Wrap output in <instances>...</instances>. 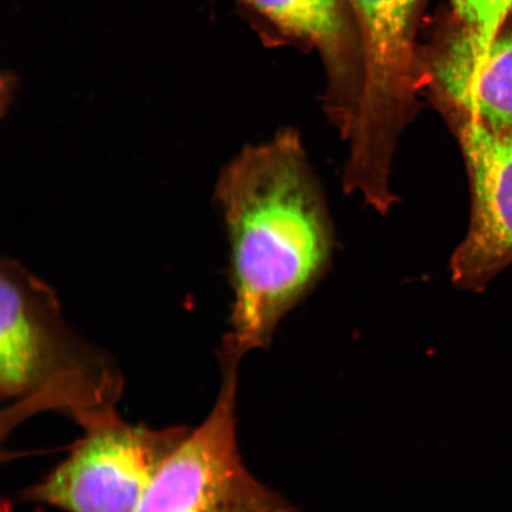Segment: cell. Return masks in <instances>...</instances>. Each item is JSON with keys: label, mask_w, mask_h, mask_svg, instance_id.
Listing matches in <instances>:
<instances>
[{"label": "cell", "mask_w": 512, "mask_h": 512, "mask_svg": "<svg viewBox=\"0 0 512 512\" xmlns=\"http://www.w3.org/2000/svg\"><path fill=\"white\" fill-rule=\"evenodd\" d=\"M229 243L233 304L219 358L241 363L273 341L328 262L331 229L299 134L246 147L216 187Z\"/></svg>", "instance_id": "1"}, {"label": "cell", "mask_w": 512, "mask_h": 512, "mask_svg": "<svg viewBox=\"0 0 512 512\" xmlns=\"http://www.w3.org/2000/svg\"><path fill=\"white\" fill-rule=\"evenodd\" d=\"M125 376L110 352L63 317L59 298L15 260L0 272V437L55 412L81 428L118 412Z\"/></svg>", "instance_id": "2"}, {"label": "cell", "mask_w": 512, "mask_h": 512, "mask_svg": "<svg viewBox=\"0 0 512 512\" xmlns=\"http://www.w3.org/2000/svg\"><path fill=\"white\" fill-rule=\"evenodd\" d=\"M219 364L213 408L172 452L134 512H298L243 462L236 416L240 363Z\"/></svg>", "instance_id": "3"}, {"label": "cell", "mask_w": 512, "mask_h": 512, "mask_svg": "<svg viewBox=\"0 0 512 512\" xmlns=\"http://www.w3.org/2000/svg\"><path fill=\"white\" fill-rule=\"evenodd\" d=\"M81 430L69 456L22 492L23 502L63 512H134L192 427L130 424L115 412Z\"/></svg>", "instance_id": "4"}, {"label": "cell", "mask_w": 512, "mask_h": 512, "mask_svg": "<svg viewBox=\"0 0 512 512\" xmlns=\"http://www.w3.org/2000/svg\"><path fill=\"white\" fill-rule=\"evenodd\" d=\"M420 0H350L364 40V74L351 150L369 162L393 158L399 134L415 111L419 86L412 23Z\"/></svg>", "instance_id": "5"}, {"label": "cell", "mask_w": 512, "mask_h": 512, "mask_svg": "<svg viewBox=\"0 0 512 512\" xmlns=\"http://www.w3.org/2000/svg\"><path fill=\"white\" fill-rule=\"evenodd\" d=\"M462 147L472 190L466 238L452 256L453 283L483 291L512 264V137L446 110Z\"/></svg>", "instance_id": "6"}, {"label": "cell", "mask_w": 512, "mask_h": 512, "mask_svg": "<svg viewBox=\"0 0 512 512\" xmlns=\"http://www.w3.org/2000/svg\"><path fill=\"white\" fill-rule=\"evenodd\" d=\"M507 23L488 43L459 30L435 64L434 76L446 110L512 137V27Z\"/></svg>", "instance_id": "7"}, {"label": "cell", "mask_w": 512, "mask_h": 512, "mask_svg": "<svg viewBox=\"0 0 512 512\" xmlns=\"http://www.w3.org/2000/svg\"><path fill=\"white\" fill-rule=\"evenodd\" d=\"M278 28L306 38L326 53H337L344 40L339 0H239Z\"/></svg>", "instance_id": "8"}, {"label": "cell", "mask_w": 512, "mask_h": 512, "mask_svg": "<svg viewBox=\"0 0 512 512\" xmlns=\"http://www.w3.org/2000/svg\"><path fill=\"white\" fill-rule=\"evenodd\" d=\"M460 30L479 43L496 37L512 15V0H451Z\"/></svg>", "instance_id": "9"}]
</instances>
